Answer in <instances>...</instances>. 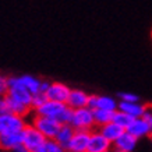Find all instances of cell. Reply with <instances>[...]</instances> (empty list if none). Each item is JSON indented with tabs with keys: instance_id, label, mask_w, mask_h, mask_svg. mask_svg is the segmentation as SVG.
<instances>
[{
	"instance_id": "d6986e66",
	"label": "cell",
	"mask_w": 152,
	"mask_h": 152,
	"mask_svg": "<svg viewBox=\"0 0 152 152\" xmlns=\"http://www.w3.org/2000/svg\"><path fill=\"white\" fill-rule=\"evenodd\" d=\"M119 107V102L115 98L107 96V95H98V102H96V109L106 112H116Z\"/></svg>"
},
{
	"instance_id": "30bf717a",
	"label": "cell",
	"mask_w": 152,
	"mask_h": 152,
	"mask_svg": "<svg viewBox=\"0 0 152 152\" xmlns=\"http://www.w3.org/2000/svg\"><path fill=\"white\" fill-rule=\"evenodd\" d=\"M112 144L99 131H91L87 152H110Z\"/></svg>"
},
{
	"instance_id": "ba28073f",
	"label": "cell",
	"mask_w": 152,
	"mask_h": 152,
	"mask_svg": "<svg viewBox=\"0 0 152 152\" xmlns=\"http://www.w3.org/2000/svg\"><path fill=\"white\" fill-rule=\"evenodd\" d=\"M91 131H75L66 147V152H87Z\"/></svg>"
},
{
	"instance_id": "4316f807",
	"label": "cell",
	"mask_w": 152,
	"mask_h": 152,
	"mask_svg": "<svg viewBox=\"0 0 152 152\" xmlns=\"http://www.w3.org/2000/svg\"><path fill=\"white\" fill-rule=\"evenodd\" d=\"M9 113V106H7V102H6V98H0V116Z\"/></svg>"
},
{
	"instance_id": "6da1fadb",
	"label": "cell",
	"mask_w": 152,
	"mask_h": 152,
	"mask_svg": "<svg viewBox=\"0 0 152 152\" xmlns=\"http://www.w3.org/2000/svg\"><path fill=\"white\" fill-rule=\"evenodd\" d=\"M35 113L38 116H43V117L56 120L60 124H70L71 117H73V110L66 103H59V102L52 101H46L41 107H38Z\"/></svg>"
},
{
	"instance_id": "cb8c5ba5",
	"label": "cell",
	"mask_w": 152,
	"mask_h": 152,
	"mask_svg": "<svg viewBox=\"0 0 152 152\" xmlns=\"http://www.w3.org/2000/svg\"><path fill=\"white\" fill-rule=\"evenodd\" d=\"M120 98V102H129V103H133V102H140V98L135 95V94L131 92H119L117 94Z\"/></svg>"
},
{
	"instance_id": "f1b7e54d",
	"label": "cell",
	"mask_w": 152,
	"mask_h": 152,
	"mask_svg": "<svg viewBox=\"0 0 152 152\" xmlns=\"http://www.w3.org/2000/svg\"><path fill=\"white\" fill-rule=\"evenodd\" d=\"M13 152H29V151H28L27 148H25V147L23 145V144H21V145H18V147L15 148V149H14Z\"/></svg>"
},
{
	"instance_id": "9c48e42d",
	"label": "cell",
	"mask_w": 152,
	"mask_h": 152,
	"mask_svg": "<svg viewBox=\"0 0 152 152\" xmlns=\"http://www.w3.org/2000/svg\"><path fill=\"white\" fill-rule=\"evenodd\" d=\"M127 133H130L133 137H135L137 140L147 137V135H152V130L149 121L145 120L144 117H138V119H134L133 123L130 124V127L126 130Z\"/></svg>"
},
{
	"instance_id": "5b68a950",
	"label": "cell",
	"mask_w": 152,
	"mask_h": 152,
	"mask_svg": "<svg viewBox=\"0 0 152 152\" xmlns=\"http://www.w3.org/2000/svg\"><path fill=\"white\" fill-rule=\"evenodd\" d=\"M21 135H23V145L29 152H39V149L43 147V144L46 142V138L32 124L25 126Z\"/></svg>"
},
{
	"instance_id": "ffe728a7",
	"label": "cell",
	"mask_w": 152,
	"mask_h": 152,
	"mask_svg": "<svg viewBox=\"0 0 152 152\" xmlns=\"http://www.w3.org/2000/svg\"><path fill=\"white\" fill-rule=\"evenodd\" d=\"M113 113L115 112H106V110H101V109H96L94 110V121H95V126H106L112 123V119H113Z\"/></svg>"
},
{
	"instance_id": "603a6c76",
	"label": "cell",
	"mask_w": 152,
	"mask_h": 152,
	"mask_svg": "<svg viewBox=\"0 0 152 152\" xmlns=\"http://www.w3.org/2000/svg\"><path fill=\"white\" fill-rule=\"evenodd\" d=\"M46 101H48V98L45 94L39 92V94H37V95H32V109L37 110L38 107H41Z\"/></svg>"
},
{
	"instance_id": "484cf974",
	"label": "cell",
	"mask_w": 152,
	"mask_h": 152,
	"mask_svg": "<svg viewBox=\"0 0 152 152\" xmlns=\"http://www.w3.org/2000/svg\"><path fill=\"white\" fill-rule=\"evenodd\" d=\"M96 102H98V95H89L88 98V105L87 107L91 109V110H96Z\"/></svg>"
},
{
	"instance_id": "52a82bcc",
	"label": "cell",
	"mask_w": 152,
	"mask_h": 152,
	"mask_svg": "<svg viewBox=\"0 0 152 152\" xmlns=\"http://www.w3.org/2000/svg\"><path fill=\"white\" fill-rule=\"evenodd\" d=\"M71 92L66 84L63 83H50L49 84V88L45 92L48 101L52 102H59V103H67V99H69V95Z\"/></svg>"
},
{
	"instance_id": "ac0fdd59",
	"label": "cell",
	"mask_w": 152,
	"mask_h": 152,
	"mask_svg": "<svg viewBox=\"0 0 152 152\" xmlns=\"http://www.w3.org/2000/svg\"><path fill=\"white\" fill-rule=\"evenodd\" d=\"M18 78H20V83L23 84L32 95H37V94L41 92L42 81L38 80L37 77H34V75H23V77H18Z\"/></svg>"
},
{
	"instance_id": "3957f363",
	"label": "cell",
	"mask_w": 152,
	"mask_h": 152,
	"mask_svg": "<svg viewBox=\"0 0 152 152\" xmlns=\"http://www.w3.org/2000/svg\"><path fill=\"white\" fill-rule=\"evenodd\" d=\"M70 124L75 131H92L95 121H94V112L88 107L73 110V117Z\"/></svg>"
},
{
	"instance_id": "e0dca14e",
	"label": "cell",
	"mask_w": 152,
	"mask_h": 152,
	"mask_svg": "<svg viewBox=\"0 0 152 152\" xmlns=\"http://www.w3.org/2000/svg\"><path fill=\"white\" fill-rule=\"evenodd\" d=\"M6 102H7V106H9V113H13L15 116H20V117H25V116L31 112L29 107L24 106L23 103L14 101L13 98H10L9 95H6Z\"/></svg>"
},
{
	"instance_id": "7402d4cb",
	"label": "cell",
	"mask_w": 152,
	"mask_h": 152,
	"mask_svg": "<svg viewBox=\"0 0 152 152\" xmlns=\"http://www.w3.org/2000/svg\"><path fill=\"white\" fill-rule=\"evenodd\" d=\"M39 152H66V149L61 145H59L55 140H46V142L43 144Z\"/></svg>"
},
{
	"instance_id": "277c9868",
	"label": "cell",
	"mask_w": 152,
	"mask_h": 152,
	"mask_svg": "<svg viewBox=\"0 0 152 152\" xmlns=\"http://www.w3.org/2000/svg\"><path fill=\"white\" fill-rule=\"evenodd\" d=\"M25 119L13 113H6L0 116V135L4 134H21L25 129Z\"/></svg>"
},
{
	"instance_id": "2e32d148",
	"label": "cell",
	"mask_w": 152,
	"mask_h": 152,
	"mask_svg": "<svg viewBox=\"0 0 152 152\" xmlns=\"http://www.w3.org/2000/svg\"><path fill=\"white\" fill-rule=\"evenodd\" d=\"M74 133H75V130L71 127V124H61L60 126V129H59V131H57V134H56L55 141L66 149L67 144L70 142V140L73 138Z\"/></svg>"
},
{
	"instance_id": "f546056e",
	"label": "cell",
	"mask_w": 152,
	"mask_h": 152,
	"mask_svg": "<svg viewBox=\"0 0 152 152\" xmlns=\"http://www.w3.org/2000/svg\"><path fill=\"white\" fill-rule=\"evenodd\" d=\"M110 152H121L120 149H117V148H113V149H110Z\"/></svg>"
},
{
	"instance_id": "8fae6325",
	"label": "cell",
	"mask_w": 152,
	"mask_h": 152,
	"mask_svg": "<svg viewBox=\"0 0 152 152\" xmlns=\"http://www.w3.org/2000/svg\"><path fill=\"white\" fill-rule=\"evenodd\" d=\"M147 106L140 103V102H133V103H129V102H119V107L117 110L123 112L126 115H129L130 117L133 119H138V117H144L145 112H147Z\"/></svg>"
},
{
	"instance_id": "9a60e30c",
	"label": "cell",
	"mask_w": 152,
	"mask_h": 152,
	"mask_svg": "<svg viewBox=\"0 0 152 152\" xmlns=\"http://www.w3.org/2000/svg\"><path fill=\"white\" fill-rule=\"evenodd\" d=\"M23 144L21 134H4L0 135V148L4 151H14L15 148Z\"/></svg>"
},
{
	"instance_id": "5bb4252c",
	"label": "cell",
	"mask_w": 152,
	"mask_h": 152,
	"mask_svg": "<svg viewBox=\"0 0 152 152\" xmlns=\"http://www.w3.org/2000/svg\"><path fill=\"white\" fill-rule=\"evenodd\" d=\"M137 142H138V140L133 137L130 133L124 131L121 134V137L115 142V148L120 149L121 152H133L137 147Z\"/></svg>"
},
{
	"instance_id": "7c38bea8",
	"label": "cell",
	"mask_w": 152,
	"mask_h": 152,
	"mask_svg": "<svg viewBox=\"0 0 152 152\" xmlns=\"http://www.w3.org/2000/svg\"><path fill=\"white\" fill-rule=\"evenodd\" d=\"M88 98H89V95H88L87 92L81 91V89H71V92H70L69 99H67V103H66V105L69 106L71 110L83 109V107H87Z\"/></svg>"
},
{
	"instance_id": "8992f818",
	"label": "cell",
	"mask_w": 152,
	"mask_h": 152,
	"mask_svg": "<svg viewBox=\"0 0 152 152\" xmlns=\"http://www.w3.org/2000/svg\"><path fill=\"white\" fill-rule=\"evenodd\" d=\"M31 124L39 131V133L45 137L46 140H55L56 134L60 129V123L49 117H43V116H34L32 123Z\"/></svg>"
},
{
	"instance_id": "7a4b0ae2",
	"label": "cell",
	"mask_w": 152,
	"mask_h": 152,
	"mask_svg": "<svg viewBox=\"0 0 152 152\" xmlns=\"http://www.w3.org/2000/svg\"><path fill=\"white\" fill-rule=\"evenodd\" d=\"M6 95H9L14 101L32 109V94L20 83L18 77H9L7 78V94Z\"/></svg>"
},
{
	"instance_id": "4fadbf2b",
	"label": "cell",
	"mask_w": 152,
	"mask_h": 152,
	"mask_svg": "<svg viewBox=\"0 0 152 152\" xmlns=\"http://www.w3.org/2000/svg\"><path fill=\"white\" fill-rule=\"evenodd\" d=\"M98 131H99V133H101L110 144H115L116 141L121 137V134L124 133L126 130H123L121 127H119L117 124H115V123H109V124L99 127Z\"/></svg>"
},
{
	"instance_id": "d4e9b609",
	"label": "cell",
	"mask_w": 152,
	"mask_h": 152,
	"mask_svg": "<svg viewBox=\"0 0 152 152\" xmlns=\"http://www.w3.org/2000/svg\"><path fill=\"white\" fill-rule=\"evenodd\" d=\"M6 94H7V78L0 75V98L6 96Z\"/></svg>"
},
{
	"instance_id": "83f0119b",
	"label": "cell",
	"mask_w": 152,
	"mask_h": 152,
	"mask_svg": "<svg viewBox=\"0 0 152 152\" xmlns=\"http://www.w3.org/2000/svg\"><path fill=\"white\" fill-rule=\"evenodd\" d=\"M144 119L149 121V124H151V130H152V110L149 109V107H148L147 112H145V115H144Z\"/></svg>"
},
{
	"instance_id": "44dd1931",
	"label": "cell",
	"mask_w": 152,
	"mask_h": 152,
	"mask_svg": "<svg viewBox=\"0 0 152 152\" xmlns=\"http://www.w3.org/2000/svg\"><path fill=\"white\" fill-rule=\"evenodd\" d=\"M133 117H130L129 115H126V113H123V112L120 110H116L115 113H113V119H112V123H115V124H117L119 127H121L123 130H127L130 127V124L133 123Z\"/></svg>"
}]
</instances>
